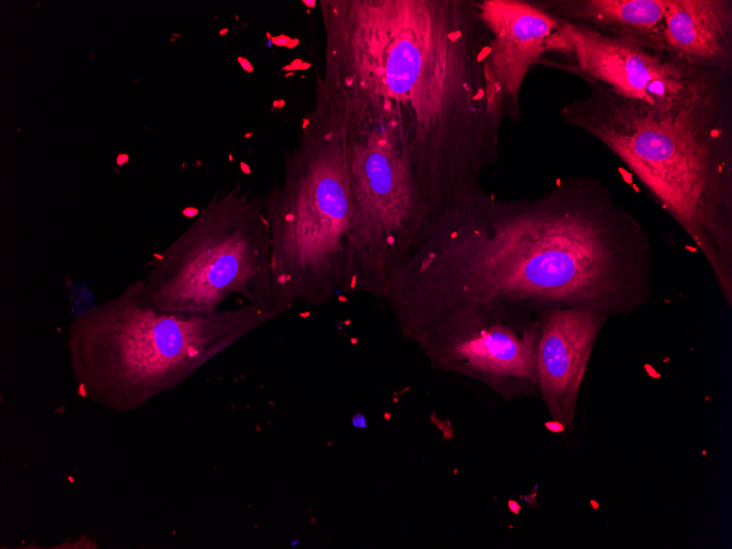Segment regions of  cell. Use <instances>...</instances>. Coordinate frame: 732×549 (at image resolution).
<instances>
[{"instance_id":"obj_2","label":"cell","mask_w":732,"mask_h":549,"mask_svg":"<svg viewBox=\"0 0 732 549\" xmlns=\"http://www.w3.org/2000/svg\"><path fill=\"white\" fill-rule=\"evenodd\" d=\"M323 83L399 121L433 225L500 160L476 0H321Z\"/></svg>"},{"instance_id":"obj_12","label":"cell","mask_w":732,"mask_h":549,"mask_svg":"<svg viewBox=\"0 0 732 549\" xmlns=\"http://www.w3.org/2000/svg\"><path fill=\"white\" fill-rule=\"evenodd\" d=\"M665 53L695 69L732 70V1L664 0Z\"/></svg>"},{"instance_id":"obj_10","label":"cell","mask_w":732,"mask_h":549,"mask_svg":"<svg viewBox=\"0 0 732 549\" xmlns=\"http://www.w3.org/2000/svg\"><path fill=\"white\" fill-rule=\"evenodd\" d=\"M478 10L490 33L487 76L493 110L502 122H518L524 81L541 64L561 19L539 1L478 0Z\"/></svg>"},{"instance_id":"obj_6","label":"cell","mask_w":732,"mask_h":549,"mask_svg":"<svg viewBox=\"0 0 732 549\" xmlns=\"http://www.w3.org/2000/svg\"><path fill=\"white\" fill-rule=\"evenodd\" d=\"M328 89L340 99L347 127L353 219L344 294L381 299L390 277L426 241L433 221L396 115Z\"/></svg>"},{"instance_id":"obj_5","label":"cell","mask_w":732,"mask_h":549,"mask_svg":"<svg viewBox=\"0 0 732 549\" xmlns=\"http://www.w3.org/2000/svg\"><path fill=\"white\" fill-rule=\"evenodd\" d=\"M263 197L276 310L320 307L344 294L353 207L343 105L317 75L313 106L284 171Z\"/></svg>"},{"instance_id":"obj_8","label":"cell","mask_w":732,"mask_h":549,"mask_svg":"<svg viewBox=\"0 0 732 549\" xmlns=\"http://www.w3.org/2000/svg\"><path fill=\"white\" fill-rule=\"evenodd\" d=\"M538 313L487 302H465L412 342L434 369L472 378L505 401L538 398Z\"/></svg>"},{"instance_id":"obj_7","label":"cell","mask_w":732,"mask_h":549,"mask_svg":"<svg viewBox=\"0 0 732 549\" xmlns=\"http://www.w3.org/2000/svg\"><path fill=\"white\" fill-rule=\"evenodd\" d=\"M145 268V288L161 310L211 313L238 295L249 305L279 313L263 197L242 182L217 191Z\"/></svg>"},{"instance_id":"obj_3","label":"cell","mask_w":732,"mask_h":549,"mask_svg":"<svg viewBox=\"0 0 732 549\" xmlns=\"http://www.w3.org/2000/svg\"><path fill=\"white\" fill-rule=\"evenodd\" d=\"M588 93L560 108L592 135L684 229L732 305V70H697L650 104L583 78Z\"/></svg>"},{"instance_id":"obj_9","label":"cell","mask_w":732,"mask_h":549,"mask_svg":"<svg viewBox=\"0 0 732 549\" xmlns=\"http://www.w3.org/2000/svg\"><path fill=\"white\" fill-rule=\"evenodd\" d=\"M544 66L602 82L647 103L679 90L700 69L586 25L561 20L546 43Z\"/></svg>"},{"instance_id":"obj_1","label":"cell","mask_w":732,"mask_h":549,"mask_svg":"<svg viewBox=\"0 0 732 549\" xmlns=\"http://www.w3.org/2000/svg\"><path fill=\"white\" fill-rule=\"evenodd\" d=\"M650 237L601 180H557L535 198H501L479 184L454 197L384 300L402 336L465 302L539 313L582 308L630 314L651 298Z\"/></svg>"},{"instance_id":"obj_11","label":"cell","mask_w":732,"mask_h":549,"mask_svg":"<svg viewBox=\"0 0 732 549\" xmlns=\"http://www.w3.org/2000/svg\"><path fill=\"white\" fill-rule=\"evenodd\" d=\"M538 318V398L551 420L572 432L592 352L609 317L588 309L554 307L540 311Z\"/></svg>"},{"instance_id":"obj_13","label":"cell","mask_w":732,"mask_h":549,"mask_svg":"<svg viewBox=\"0 0 732 549\" xmlns=\"http://www.w3.org/2000/svg\"><path fill=\"white\" fill-rule=\"evenodd\" d=\"M539 3L561 20L665 53L664 0H540Z\"/></svg>"},{"instance_id":"obj_4","label":"cell","mask_w":732,"mask_h":549,"mask_svg":"<svg viewBox=\"0 0 732 549\" xmlns=\"http://www.w3.org/2000/svg\"><path fill=\"white\" fill-rule=\"evenodd\" d=\"M278 316L249 304L211 313L164 311L138 278L69 323L78 393L113 412L139 410Z\"/></svg>"}]
</instances>
